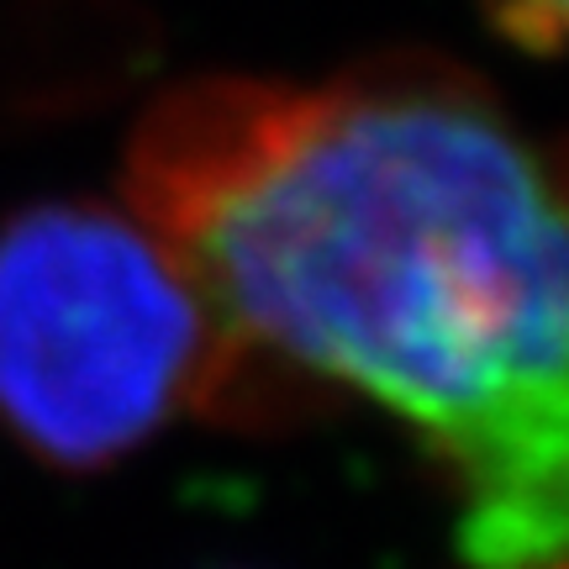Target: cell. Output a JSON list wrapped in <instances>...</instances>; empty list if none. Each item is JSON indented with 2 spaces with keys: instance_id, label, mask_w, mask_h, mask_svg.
<instances>
[{
  "instance_id": "6da1fadb",
  "label": "cell",
  "mask_w": 569,
  "mask_h": 569,
  "mask_svg": "<svg viewBox=\"0 0 569 569\" xmlns=\"http://www.w3.org/2000/svg\"><path fill=\"white\" fill-rule=\"evenodd\" d=\"M122 190L253 359L411 427L469 569H565V196L469 69L190 80L148 106Z\"/></svg>"
},
{
  "instance_id": "7a4b0ae2",
  "label": "cell",
  "mask_w": 569,
  "mask_h": 569,
  "mask_svg": "<svg viewBox=\"0 0 569 569\" xmlns=\"http://www.w3.org/2000/svg\"><path fill=\"white\" fill-rule=\"evenodd\" d=\"M296 396L132 211L42 201L0 222V427L38 465L111 469L174 422Z\"/></svg>"
},
{
  "instance_id": "3957f363",
  "label": "cell",
  "mask_w": 569,
  "mask_h": 569,
  "mask_svg": "<svg viewBox=\"0 0 569 569\" xmlns=\"http://www.w3.org/2000/svg\"><path fill=\"white\" fill-rule=\"evenodd\" d=\"M486 17L532 59H553L565 42V0H486Z\"/></svg>"
}]
</instances>
